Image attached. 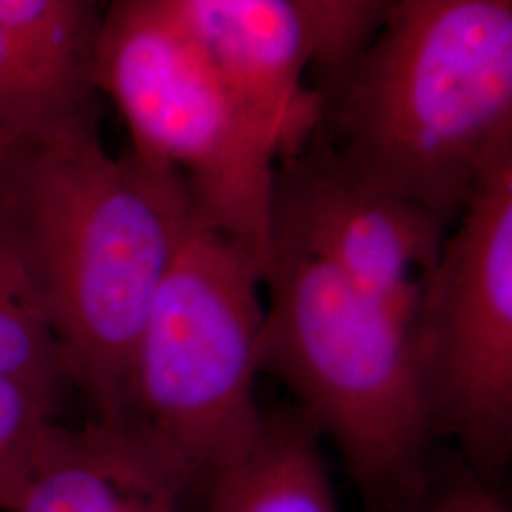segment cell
Listing matches in <instances>:
<instances>
[{
	"mask_svg": "<svg viewBox=\"0 0 512 512\" xmlns=\"http://www.w3.org/2000/svg\"><path fill=\"white\" fill-rule=\"evenodd\" d=\"M264 266L192 217L139 334L129 423L203 486L253 444L264 327Z\"/></svg>",
	"mask_w": 512,
	"mask_h": 512,
	"instance_id": "5b68a950",
	"label": "cell"
},
{
	"mask_svg": "<svg viewBox=\"0 0 512 512\" xmlns=\"http://www.w3.org/2000/svg\"><path fill=\"white\" fill-rule=\"evenodd\" d=\"M93 82L129 152L175 175L194 217L262 262L272 249L279 152L196 37L181 0H107Z\"/></svg>",
	"mask_w": 512,
	"mask_h": 512,
	"instance_id": "277c9868",
	"label": "cell"
},
{
	"mask_svg": "<svg viewBox=\"0 0 512 512\" xmlns=\"http://www.w3.org/2000/svg\"><path fill=\"white\" fill-rule=\"evenodd\" d=\"M205 52L266 129L279 162L323 126L327 99L306 82L311 40L293 0H181Z\"/></svg>",
	"mask_w": 512,
	"mask_h": 512,
	"instance_id": "9c48e42d",
	"label": "cell"
},
{
	"mask_svg": "<svg viewBox=\"0 0 512 512\" xmlns=\"http://www.w3.org/2000/svg\"><path fill=\"white\" fill-rule=\"evenodd\" d=\"M262 281L260 372L332 442L370 512L389 511L420 480L437 439L412 327L279 239Z\"/></svg>",
	"mask_w": 512,
	"mask_h": 512,
	"instance_id": "3957f363",
	"label": "cell"
},
{
	"mask_svg": "<svg viewBox=\"0 0 512 512\" xmlns=\"http://www.w3.org/2000/svg\"><path fill=\"white\" fill-rule=\"evenodd\" d=\"M387 512H511V509L497 492L495 482L459 458L448 465L429 459L420 480Z\"/></svg>",
	"mask_w": 512,
	"mask_h": 512,
	"instance_id": "9a60e30c",
	"label": "cell"
},
{
	"mask_svg": "<svg viewBox=\"0 0 512 512\" xmlns=\"http://www.w3.org/2000/svg\"><path fill=\"white\" fill-rule=\"evenodd\" d=\"M55 410L57 401L37 387L0 378V511L31 473Z\"/></svg>",
	"mask_w": 512,
	"mask_h": 512,
	"instance_id": "5bb4252c",
	"label": "cell"
},
{
	"mask_svg": "<svg viewBox=\"0 0 512 512\" xmlns=\"http://www.w3.org/2000/svg\"><path fill=\"white\" fill-rule=\"evenodd\" d=\"M323 126L359 179L456 220L512 152V0H395Z\"/></svg>",
	"mask_w": 512,
	"mask_h": 512,
	"instance_id": "7a4b0ae2",
	"label": "cell"
},
{
	"mask_svg": "<svg viewBox=\"0 0 512 512\" xmlns=\"http://www.w3.org/2000/svg\"><path fill=\"white\" fill-rule=\"evenodd\" d=\"M0 202L37 285L71 384L93 420L122 423L139 334L194 217L181 181L99 124L0 160Z\"/></svg>",
	"mask_w": 512,
	"mask_h": 512,
	"instance_id": "6da1fadb",
	"label": "cell"
},
{
	"mask_svg": "<svg viewBox=\"0 0 512 512\" xmlns=\"http://www.w3.org/2000/svg\"><path fill=\"white\" fill-rule=\"evenodd\" d=\"M452 222L359 179L319 137L275 171L272 241L323 260L412 330Z\"/></svg>",
	"mask_w": 512,
	"mask_h": 512,
	"instance_id": "52a82bcc",
	"label": "cell"
},
{
	"mask_svg": "<svg viewBox=\"0 0 512 512\" xmlns=\"http://www.w3.org/2000/svg\"><path fill=\"white\" fill-rule=\"evenodd\" d=\"M107 0H0V154L99 124L93 57Z\"/></svg>",
	"mask_w": 512,
	"mask_h": 512,
	"instance_id": "ba28073f",
	"label": "cell"
},
{
	"mask_svg": "<svg viewBox=\"0 0 512 512\" xmlns=\"http://www.w3.org/2000/svg\"><path fill=\"white\" fill-rule=\"evenodd\" d=\"M2 158H4V154H0V160H2Z\"/></svg>",
	"mask_w": 512,
	"mask_h": 512,
	"instance_id": "2e32d148",
	"label": "cell"
},
{
	"mask_svg": "<svg viewBox=\"0 0 512 512\" xmlns=\"http://www.w3.org/2000/svg\"><path fill=\"white\" fill-rule=\"evenodd\" d=\"M194 492L129 423L54 421L31 473L0 512H186Z\"/></svg>",
	"mask_w": 512,
	"mask_h": 512,
	"instance_id": "30bf717a",
	"label": "cell"
},
{
	"mask_svg": "<svg viewBox=\"0 0 512 512\" xmlns=\"http://www.w3.org/2000/svg\"><path fill=\"white\" fill-rule=\"evenodd\" d=\"M412 338L437 439L495 482L512 456V152L459 211Z\"/></svg>",
	"mask_w": 512,
	"mask_h": 512,
	"instance_id": "8992f818",
	"label": "cell"
},
{
	"mask_svg": "<svg viewBox=\"0 0 512 512\" xmlns=\"http://www.w3.org/2000/svg\"><path fill=\"white\" fill-rule=\"evenodd\" d=\"M0 378L33 385L59 401L71 384L63 353L0 202Z\"/></svg>",
	"mask_w": 512,
	"mask_h": 512,
	"instance_id": "7c38bea8",
	"label": "cell"
},
{
	"mask_svg": "<svg viewBox=\"0 0 512 512\" xmlns=\"http://www.w3.org/2000/svg\"><path fill=\"white\" fill-rule=\"evenodd\" d=\"M202 492L203 512H344L321 439L294 408L266 412L253 444Z\"/></svg>",
	"mask_w": 512,
	"mask_h": 512,
	"instance_id": "8fae6325",
	"label": "cell"
},
{
	"mask_svg": "<svg viewBox=\"0 0 512 512\" xmlns=\"http://www.w3.org/2000/svg\"><path fill=\"white\" fill-rule=\"evenodd\" d=\"M311 40V73L325 99L376 35L395 0H293Z\"/></svg>",
	"mask_w": 512,
	"mask_h": 512,
	"instance_id": "4fadbf2b",
	"label": "cell"
}]
</instances>
